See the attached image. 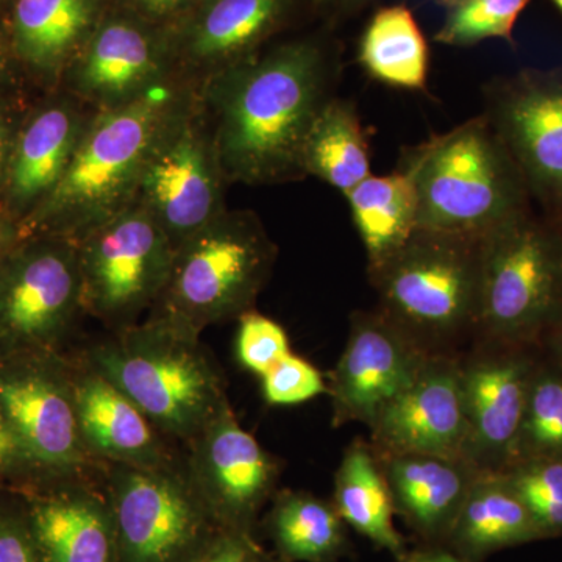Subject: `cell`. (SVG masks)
Instances as JSON below:
<instances>
[{"instance_id": "cell-41", "label": "cell", "mask_w": 562, "mask_h": 562, "mask_svg": "<svg viewBox=\"0 0 562 562\" xmlns=\"http://www.w3.org/2000/svg\"><path fill=\"white\" fill-rule=\"evenodd\" d=\"M22 239L20 224L5 213H0V262Z\"/></svg>"}, {"instance_id": "cell-16", "label": "cell", "mask_w": 562, "mask_h": 562, "mask_svg": "<svg viewBox=\"0 0 562 562\" xmlns=\"http://www.w3.org/2000/svg\"><path fill=\"white\" fill-rule=\"evenodd\" d=\"M514 346L501 350V342L484 341L480 350L460 358L468 419L462 458L479 472L498 473L508 465L522 425L538 364Z\"/></svg>"}, {"instance_id": "cell-28", "label": "cell", "mask_w": 562, "mask_h": 562, "mask_svg": "<svg viewBox=\"0 0 562 562\" xmlns=\"http://www.w3.org/2000/svg\"><path fill=\"white\" fill-rule=\"evenodd\" d=\"M301 168L344 198L372 176L371 147L353 103L338 98L324 103L303 143Z\"/></svg>"}, {"instance_id": "cell-2", "label": "cell", "mask_w": 562, "mask_h": 562, "mask_svg": "<svg viewBox=\"0 0 562 562\" xmlns=\"http://www.w3.org/2000/svg\"><path fill=\"white\" fill-rule=\"evenodd\" d=\"M198 88L195 81L172 74L135 101L92 111L65 177L21 222L22 238L50 235L76 241L132 205L155 140Z\"/></svg>"}, {"instance_id": "cell-26", "label": "cell", "mask_w": 562, "mask_h": 562, "mask_svg": "<svg viewBox=\"0 0 562 562\" xmlns=\"http://www.w3.org/2000/svg\"><path fill=\"white\" fill-rule=\"evenodd\" d=\"M333 505L344 524L398 560L405 558V542L394 527V501L371 443L347 447L335 475Z\"/></svg>"}, {"instance_id": "cell-12", "label": "cell", "mask_w": 562, "mask_h": 562, "mask_svg": "<svg viewBox=\"0 0 562 562\" xmlns=\"http://www.w3.org/2000/svg\"><path fill=\"white\" fill-rule=\"evenodd\" d=\"M0 412L33 464L57 479H79L98 462L80 439L72 364L55 351L0 360Z\"/></svg>"}, {"instance_id": "cell-13", "label": "cell", "mask_w": 562, "mask_h": 562, "mask_svg": "<svg viewBox=\"0 0 562 562\" xmlns=\"http://www.w3.org/2000/svg\"><path fill=\"white\" fill-rule=\"evenodd\" d=\"M486 120L528 191L562 209V69L524 70L486 88Z\"/></svg>"}, {"instance_id": "cell-37", "label": "cell", "mask_w": 562, "mask_h": 562, "mask_svg": "<svg viewBox=\"0 0 562 562\" xmlns=\"http://www.w3.org/2000/svg\"><path fill=\"white\" fill-rule=\"evenodd\" d=\"M0 562H41L29 522L0 516Z\"/></svg>"}, {"instance_id": "cell-21", "label": "cell", "mask_w": 562, "mask_h": 562, "mask_svg": "<svg viewBox=\"0 0 562 562\" xmlns=\"http://www.w3.org/2000/svg\"><path fill=\"white\" fill-rule=\"evenodd\" d=\"M72 384L80 439L95 461L139 468L173 462L149 417L101 373L72 364Z\"/></svg>"}, {"instance_id": "cell-5", "label": "cell", "mask_w": 562, "mask_h": 562, "mask_svg": "<svg viewBox=\"0 0 562 562\" xmlns=\"http://www.w3.org/2000/svg\"><path fill=\"white\" fill-rule=\"evenodd\" d=\"M480 243L417 228L397 254L369 272L379 312L427 353L453 355L450 349L475 336Z\"/></svg>"}, {"instance_id": "cell-9", "label": "cell", "mask_w": 562, "mask_h": 562, "mask_svg": "<svg viewBox=\"0 0 562 562\" xmlns=\"http://www.w3.org/2000/svg\"><path fill=\"white\" fill-rule=\"evenodd\" d=\"M76 244L83 312L120 330L160 301L176 249L146 210L132 203Z\"/></svg>"}, {"instance_id": "cell-10", "label": "cell", "mask_w": 562, "mask_h": 562, "mask_svg": "<svg viewBox=\"0 0 562 562\" xmlns=\"http://www.w3.org/2000/svg\"><path fill=\"white\" fill-rule=\"evenodd\" d=\"M225 183L198 88L155 140L133 203L157 221L177 249L227 210Z\"/></svg>"}, {"instance_id": "cell-32", "label": "cell", "mask_w": 562, "mask_h": 562, "mask_svg": "<svg viewBox=\"0 0 562 562\" xmlns=\"http://www.w3.org/2000/svg\"><path fill=\"white\" fill-rule=\"evenodd\" d=\"M530 0H460L447 9L436 43L450 47H472L486 40L513 43L517 18Z\"/></svg>"}, {"instance_id": "cell-44", "label": "cell", "mask_w": 562, "mask_h": 562, "mask_svg": "<svg viewBox=\"0 0 562 562\" xmlns=\"http://www.w3.org/2000/svg\"><path fill=\"white\" fill-rule=\"evenodd\" d=\"M552 327L557 328V331H554V347H557L558 357H560V368L562 369V314Z\"/></svg>"}, {"instance_id": "cell-4", "label": "cell", "mask_w": 562, "mask_h": 562, "mask_svg": "<svg viewBox=\"0 0 562 562\" xmlns=\"http://www.w3.org/2000/svg\"><path fill=\"white\" fill-rule=\"evenodd\" d=\"M417 192V228L483 238L527 211L522 173L486 116L431 136L401 165Z\"/></svg>"}, {"instance_id": "cell-14", "label": "cell", "mask_w": 562, "mask_h": 562, "mask_svg": "<svg viewBox=\"0 0 562 562\" xmlns=\"http://www.w3.org/2000/svg\"><path fill=\"white\" fill-rule=\"evenodd\" d=\"M184 471L217 527L247 532L280 479V464L225 402L190 442Z\"/></svg>"}, {"instance_id": "cell-18", "label": "cell", "mask_w": 562, "mask_h": 562, "mask_svg": "<svg viewBox=\"0 0 562 562\" xmlns=\"http://www.w3.org/2000/svg\"><path fill=\"white\" fill-rule=\"evenodd\" d=\"M369 430V443L379 457L419 453L462 458L468 419L460 358L431 355L416 380L383 409Z\"/></svg>"}, {"instance_id": "cell-39", "label": "cell", "mask_w": 562, "mask_h": 562, "mask_svg": "<svg viewBox=\"0 0 562 562\" xmlns=\"http://www.w3.org/2000/svg\"><path fill=\"white\" fill-rule=\"evenodd\" d=\"M29 469L38 468L33 464L16 432L0 412V476L11 475L18 471H29Z\"/></svg>"}, {"instance_id": "cell-8", "label": "cell", "mask_w": 562, "mask_h": 562, "mask_svg": "<svg viewBox=\"0 0 562 562\" xmlns=\"http://www.w3.org/2000/svg\"><path fill=\"white\" fill-rule=\"evenodd\" d=\"M106 465L116 562H190L220 530L176 462Z\"/></svg>"}, {"instance_id": "cell-38", "label": "cell", "mask_w": 562, "mask_h": 562, "mask_svg": "<svg viewBox=\"0 0 562 562\" xmlns=\"http://www.w3.org/2000/svg\"><path fill=\"white\" fill-rule=\"evenodd\" d=\"M22 116L24 114L16 110L9 98L0 95V198L5 188L7 177H9L11 151H13Z\"/></svg>"}, {"instance_id": "cell-48", "label": "cell", "mask_w": 562, "mask_h": 562, "mask_svg": "<svg viewBox=\"0 0 562 562\" xmlns=\"http://www.w3.org/2000/svg\"><path fill=\"white\" fill-rule=\"evenodd\" d=\"M316 3H321V5H327V3H330L331 0H314Z\"/></svg>"}, {"instance_id": "cell-33", "label": "cell", "mask_w": 562, "mask_h": 562, "mask_svg": "<svg viewBox=\"0 0 562 562\" xmlns=\"http://www.w3.org/2000/svg\"><path fill=\"white\" fill-rule=\"evenodd\" d=\"M498 473L527 506L541 536L562 535V460L520 461Z\"/></svg>"}, {"instance_id": "cell-46", "label": "cell", "mask_w": 562, "mask_h": 562, "mask_svg": "<svg viewBox=\"0 0 562 562\" xmlns=\"http://www.w3.org/2000/svg\"><path fill=\"white\" fill-rule=\"evenodd\" d=\"M436 3L443 7V9H449V7L454 5V3L460 2V0H435Z\"/></svg>"}, {"instance_id": "cell-40", "label": "cell", "mask_w": 562, "mask_h": 562, "mask_svg": "<svg viewBox=\"0 0 562 562\" xmlns=\"http://www.w3.org/2000/svg\"><path fill=\"white\" fill-rule=\"evenodd\" d=\"M139 13L151 20L181 16L190 13L201 0H128Z\"/></svg>"}, {"instance_id": "cell-24", "label": "cell", "mask_w": 562, "mask_h": 562, "mask_svg": "<svg viewBox=\"0 0 562 562\" xmlns=\"http://www.w3.org/2000/svg\"><path fill=\"white\" fill-rule=\"evenodd\" d=\"M102 0H16L14 52L46 80L65 77L101 18Z\"/></svg>"}, {"instance_id": "cell-19", "label": "cell", "mask_w": 562, "mask_h": 562, "mask_svg": "<svg viewBox=\"0 0 562 562\" xmlns=\"http://www.w3.org/2000/svg\"><path fill=\"white\" fill-rule=\"evenodd\" d=\"M91 114L65 92L22 116L0 198L2 213L21 224L49 198L68 171Z\"/></svg>"}, {"instance_id": "cell-22", "label": "cell", "mask_w": 562, "mask_h": 562, "mask_svg": "<svg viewBox=\"0 0 562 562\" xmlns=\"http://www.w3.org/2000/svg\"><path fill=\"white\" fill-rule=\"evenodd\" d=\"M27 522L41 562H116L109 497L87 483L36 498Z\"/></svg>"}, {"instance_id": "cell-6", "label": "cell", "mask_w": 562, "mask_h": 562, "mask_svg": "<svg viewBox=\"0 0 562 562\" xmlns=\"http://www.w3.org/2000/svg\"><path fill=\"white\" fill-rule=\"evenodd\" d=\"M277 247L251 211L225 210L173 251L160 314L201 335L254 310L271 277Z\"/></svg>"}, {"instance_id": "cell-36", "label": "cell", "mask_w": 562, "mask_h": 562, "mask_svg": "<svg viewBox=\"0 0 562 562\" xmlns=\"http://www.w3.org/2000/svg\"><path fill=\"white\" fill-rule=\"evenodd\" d=\"M190 562H262V560L247 532L220 528Z\"/></svg>"}, {"instance_id": "cell-11", "label": "cell", "mask_w": 562, "mask_h": 562, "mask_svg": "<svg viewBox=\"0 0 562 562\" xmlns=\"http://www.w3.org/2000/svg\"><path fill=\"white\" fill-rule=\"evenodd\" d=\"M80 310L74 239L27 236L0 262V357L54 351Z\"/></svg>"}, {"instance_id": "cell-1", "label": "cell", "mask_w": 562, "mask_h": 562, "mask_svg": "<svg viewBox=\"0 0 562 562\" xmlns=\"http://www.w3.org/2000/svg\"><path fill=\"white\" fill-rule=\"evenodd\" d=\"M330 65L314 41H291L199 83L227 183L303 177V143L330 99Z\"/></svg>"}, {"instance_id": "cell-35", "label": "cell", "mask_w": 562, "mask_h": 562, "mask_svg": "<svg viewBox=\"0 0 562 562\" xmlns=\"http://www.w3.org/2000/svg\"><path fill=\"white\" fill-rule=\"evenodd\" d=\"M236 355L247 371L261 376L291 353L290 338L279 322L251 312L239 317Z\"/></svg>"}, {"instance_id": "cell-29", "label": "cell", "mask_w": 562, "mask_h": 562, "mask_svg": "<svg viewBox=\"0 0 562 562\" xmlns=\"http://www.w3.org/2000/svg\"><path fill=\"white\" fill-rule=\"evenodd\" d=\"M358 63L371 79L406 91H424L430 50L413 11L403 3L383 7L366 25Z\"/></svg>"}, {"instance_id": "cell-7", "label": "cell", "mask_w": 562, "mask_h": 562, "mask_svg": "<svg viewBox=\"0 0 562 562\" xmlns=\"http://www.w3.org/2000/svg\"><path fill=\"white\" fill-rule=\"evenodd\" d=\"M561 314L560 235L525 211L483 236L476 338L527 342Z\"/></svg>"}, {"instance_id": "cell-27", "label": "cell", "mask_w": 562, "mask_h": 562, "mask_svg": "<svg viewBox=\"0 0 562 562\" xmlns=\"http://www.w3.org/2000/svg\"><path fill=\"white\" fill-rule=\"evenodd\" d=\"M346 199L368 255L369 272L375 271L417 231L419 203L414 181L402 169L386 176H369Z\"/></svg>"}, {"instance_id": "cell-15", "label": "cell", "mask_w": 562, "mask_h": 562, "mask_svg": "<svg viewBox=\"0 0 562 562\" xmlns=\"http://www.w3.org/2000/svg\"><path fill=\"white\" fill-rule=\"evenodd\" d=\"M430 357L379 310L351 314L349 339L328 384L333 427L362 422L371 428Z\"/></svg>"}, {"instance_id": "cell-17", "label": "cell", "mask_w": 562, "mask_h": 562, "mask_svg": "<svg viewBox=\"0 0 562 562\" xmlns=\"http://www.w3.org/2000/svg\"><path fill=\"white\" fill-rule=\"evenodd\" d=\"M172 74L169 41L138 20L109 16L95 25L65 79L70 95L101 111L135 101Z\"/></svg>"}, {"instance_id": "cell-34", "label": "cell", "mask_w": 562, "mask_h": 562, "mask_svg": "<svg viewBox=\"0 0 562 562\" xmlns=\"http://www.w3.org/2000/svg\"><path fill=\"white\" fill-rule=\"evenodd\" d=\"M260 379L262 397L273 406L299 405L328 394L324 375L312 362L292 351L262 373Z\"/></svg>"}, {"instance_id": "cell-47", "label": "cell", "mask_w": 562, "mask_h": 562, "mask_svg": "<svg viewBox=\"0 0 562 562\" xmlns=\"http://www.w3.org/2000/svg\"><path fill=\"white\" fill-rule=\"evenodd\" d=\"M552 2L554 3V5L558 7V9H560L562 13V0H552Z\"/></svg>"}, {"instance_id": "cell-49", "label": "cell", "mask_w": 562, "mask_h": 562, "mask_svg": "<svg viewBox=\"0 0 562 562\" xmlns=\"http://www.w3.org/2000/svg\"><path fill=\"white\" fill-rule=\"evenodd\" d=\"M560 238H561V243H562V235H560Z\"/></svg>"}, {"instance_id": "cell-20", "label": "cell", "mask_w": 562, "mask_h": 562, "mask_svg": "<svg viewBox=\"0 0 562 562\" xmlns=\"http://www.w3.org/2000/svg\"><path fill=\"white\" fill-rule=\"evenodd\" d=\"M294 0H201L171 46L181 76L195 83L257 57L258 47L283 27Z\"/></svg>"}, {"instance_id": "cell-43", "label": "cell", "mask_w": 562, "mask_h": 562, "mask_svg": "<svg viewBox=\"0 0 562 562\" xmlns=\"http://www.w3.org/2000/svg\"><path fill=\"white\" fill-rule=\"evenodd\" d=\"M11 63L9 52L0 40V95H5L7 88L11 87Z\"/></svg>"}, {"instance_id": "cell-45", "label": "cell", "mask_w": 562, "mask_h": 562, "mask_svg": "<svg viewBox=\"0 0 562 562\" xmlns=\"http://www.w3.org/2000/svg\"><path fill=\"white\" fill-rule=\"evenodd\" d=\"M369 0H331L330 3L341 7V9H357V7L364 5Z\"/></svg>"}, {"instance_id": "cell-42", "label": "cell", "mask_w": 562, "mask_h": 562, "mask_svg": "<svg viewBox=\"0 0 562 562\" xmlns=\"http://www.w3.org/2000/svg\"><path fill=\"white\" fill-rule=\"evenodd\" d=\"M403 562H469L458 553L447 550H427V552L414 553L412 557L403 558Z\"/></svg>"}, {"instance_id": "cell-31", "label": "cell", "mask_w": 562, "mask_h": 562, "mask_svg": "<svg viewBox=\"0 0 562 562\" xmlns=\"http://www.w3.org/2000/svg\"><path fill=\"white\" fill-rule=\"evenodd\" d=\"M528 460H562V369L560 366L558 368H539L538 366L532 375L522 425L514 443L508 465Z\"/></svg>"}, {"instance_id": "cell-25", "label": "cell", "mask_w": 562, "mask_h": 562, "mask_svg": "<svg viewBox=\"0 0 562 562\" xmlns=\"http://www.w3.org/2000/svg\"><path fill=\"white\" fill-rule=\"evenodd\" d=\"M447 536L465 561L542 538L502 473L484 472L472 483Z\"/></svg>"}, {"instance_id": "cell-23", "label": "cell", "mask_w": 562, "mask_h": 562, "mask_svg": "<svg viewBox=\"0 0 562 562\" xmlns=\"http://www.w3.org/2000/svg\"><path fill=\"white\" fill-rule=\"evenodd\" d=\"M379 460L395 512L427 536L449 535L465 495L482 473L462 458L438 454H387Z\"/></svg>"}, {"instance_id": "cell-3", "label": "cell", "mask_w": 562, "mask_h": 562, "mask_svg": "<svg viewBox=\"0 0 562 562\" xmlns=\"http://www.w3.org/2000/svg\"><path fill=\"white\" fill-rule=\"evenodd\" d=\"M199 336L157 313L94 344L81 362L127 395L161 435L190 442L228 401Z\"/></svg>"}, {"instance_id": "cell-30", "label": "cell", "mask_w": 562, "mask_h": 562, "mask_svg": "<svg viewBox=\"0 0 562 562\" xmlns=\"http://www.w3.org/2000/svg\"><path fill=\"white\" fill-rule=\"evenodd\" d=\"M335 505L308 492L283 491L271 513L273 541L286 561L330 562L346 546Z\"/></svg>"}]
</instances>
